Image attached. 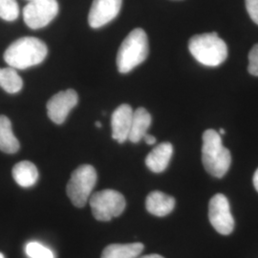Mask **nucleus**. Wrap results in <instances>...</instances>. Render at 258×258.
Here are the masks:
<instances>
[{"mask_svg":"<svg viewBox=\"0 0 258 258\" xmlns=\"http://www.w3.org/2000/svg\"><path fill=\"white\" fill-rule=\"evenodd\" d=\"M209 218L212 227L220 234L228 235L234 229V220L231 215L228 198L223 194L212 197L209 205Z\"/></svg>","mask_w":258,"mask_h":258,"instance_id":"nucleus-8","label":"nucleus"},{"mask_svg":"<svg viewBox=\"0 0 258 258\" xmlns=\"http://www.w3.org/2000/svg\"><path fill=\"white\" fill-rule=\"evenodd\" d=\"M218 133H219V134H220V135H224V134H225V133H226V131H225V130H224V129L221 128V129H220V130H219V132H218Z\"/></svg>","mask_w":258,"mask_h":258,"instance_id":"nucleus-27","label":"nucleus"},{"mask_svg":"<svg viewBox=\"0 0 258 258\" xmlns=\"http://www.w3.org/2000/svg\"><path fill=\"white\" fill-rule=\"evenodd\" d=\"M95 124H96V126H97L98 128H101V127H102V122H101V121H96Z\"/></svg>","mask_w":258,"mask_h":258,"instance_id":"nucleus-26","label":"nucleus"},{"mask_svg":"<svg viewBox=\"0 0 258 258\" xmlns=\"http://www.w3.org/2000/svg\"><path fill=\"white\" fill-rule=\"evenodd\" d=\"M97 171L94 166L83 165L75 169L66 186V192L78 208H83L90 199L93 188L97 183Z\"/></svg>","mask_w":258,"mask_h":258,"instance_id":"nucleus-5","label":"nucleus"},{"mask_svg":"<svg viewBox=\"0 0 258 258\" xmlns=\"http://www.w3.org/2000/svg\"><path fill=\"white\" fill-rule=\"evenodd\" d=\"M151 121V115L146 108L139 107L134 111L131 129L129 133V141L133 144H137L141 142L145 137V135L148 133Z\"/></svg>","mask_w":258,"mask_h":258,"instance_id":"nucleus-14","label":"nucleus"},{"mask_svg":"<svg viewBox=\"0 0 258 258\" xmlns=\"http://www.w3.org/2000/svg\"><path fill=\"white\" fill-rule=\"evenodd\" d=\"M138 258H164L159 254H148V255H143V256H139Z\"/></svg>","mask_w":258,"mask_h":258,"instance_id":"nucleus-25","label":"nucleus"},{"mask_svg":"<svg viewBox=\"0 0 258 258\" xmlns=\"http://www.w3.org/2000/svg\"><path fill=\"white\" fill-rule=\"evenodd\" d=\"M202 162L207 172L216 178L224 177L230 169L231 152L223 146L221 135L213 129L204 132Z\"/></svg>","mask_w":258,"mask_h":258,"instance_id":"nucleus-2","label":"nucleus"},{"mask_svg":"<svg viewBox=\"0 0 258 258\" xmlns=\"http://www.w3.org/2000/svg\"><path fill=\"white\" fill-rule=\"evenodd\" d=\"M13 177L17 184L22 187H31L38 180L37 166L29 161L19 162L13 167Z\"/></svg>","mask_w":258,"mask_h":258,"instance_id":"nucleus-15","label":"nucleus"},{"mask_svg":"<svg viewBox=\"0 0 258 258\" xmlns=\"http://www.w3.org/2000/svg\"><path fill=\"white\" fill-rule=\"evenodd\" d=\"M0 87L9 94H17L23 87V81L15 68H0Z\"/></svg>","mask_w":258,"mask_h":258,"instance_id":"nucleus-18","label":"nucleus"},{"mask_svg":"<svg viewBox=\"0 0 258 258\" xmlns=\"http://www.w3.org/2000/svg\"><path fill=\"white\" fill-rule=\"evenodd\" d=\"M46 44L37 37H24L14 41L4 53V60L15 69H27L40 64L47 56Z\"/></svg>","mask_w":258,"mask_h":258,"instance_id":"nucleus-1","label":"nucleus"},{"mask_svg":"<svg viewBox=\"0 0 258 258\" xmlns=\"http://www.w3.org/2000/svg\"><path fill=\"white\" fill-rule=\"evenodd\" d=\"M249 18L258 25V0H245Z\"/></svg>","mask_w":258,"mask_h":258,"instance_id":"nucleus-22","label":"nucleus"},{"mask_svg":"<svg viewBox=\"0 0 258 258\" xmlns=\"http://www.w3.org/2000/svg\"><path fill=\"white\" fill-rule=\"evenodd\" d=\"M146 208L149 213L158 217H164L174 210L175 199L161 191H152L147 197Z\"/></svg>","mask_w":258,"mask_h":258,"instance_id":"nucleus-13","label":"nucleus"},{"mask_svg":"<svg viewBox=\"0 0 258 258\" xmlns=\"http://www.w3.org/2000/svg\"><path fill=\"white\" fill-rule=\"evenodd\" d=\"M28 1H33V0H28Z\"/></svg>","mask_w":258,"mask_h":258,"instance_id":"nucleus-29","label":"nucleus"},{"mask_svg":"<svg viewBox=\"0 0 258 258\" xmlns=\"http://www.w3.org/2000/svg\"><path fill=\"white\" fill-rule=\"evenodd\" d=\"M122 0H94L88 15V23L94 29L108 24L120 13Z\"/></svg>","mask_w":258,"mask_h":258,"instance_id":"nucleus-10","label":"nucleus"},{"mask_svg":"<svg viewBox=\"0 0 258 258\" xmlns=\"http://www.w3.org/2000/svg\"><path fill=\"white\" fill-rule=\"evenodd\" d=\"M143 140H145V142L149 145V146H152V145H154V144H156V138L154 137V136H152V135H150V134H146L145 135V137Z\"/></svg>","mask_w":258,"mask_h":258,"instance_id":"nucleus-23","label":"nucleus"},{"mask_svg":"<svg viewBox=\"0 0 258 258\" xmlns=\"http://www.w3.org/2000/svg\"><path fill=\"white\" fill-rule=\"evenodd\" d=\"M93 216L99 221H110L123 212L126 202L122 194L114 189H103L90 196Z\"/></svg>","mask_w":258,"mask_h":258,"instance_id":"nucleus-6","label":"nucleus"},{"mask_svg":"<svg viewBox=\"0 0 258 258\" xmlns=\"http://www.w3.org/2000/svg\"><path fill=\"white\" fill-rule=\"evenodd\" d=\"M148 55L147 33L136 28L131 31L121 42L117 54V67L121 74H127L135 67L143 63Z\"/></svg>","mask_w":258,"mask_h":258,"instance_id":"nucleus-4","label":"nucleus"},{"mask_svg":"<svg viewBox=\"0 0 258 258\" xmlns=\"http://www.w3.org/2000/svg\"><path fill=\"white\" fill-rule=\"evenodd\" d=\"M248 70L249 74L258 77V44H255L249 51Z\"/></svg>","mask_w":258,"mask_h":258,"instance_id":"nucleus-21","label":"nucleus"},{"mask_svg":"<svg viewBox=\"0 0 258 258\" xmlns=\"http://www.w3.org/2000/svg\"><path fill=\"white\" fill-rule=\"evenodd\" d=\"M25 252L30 258H55L53 250L37 241L29 242L25 247Z\"/></svg>","mask_w":258,"mask_h":258,"instance_id":"nucleus-19","label":"nucleus"},{"mask_svg":"<svg viewBox=\"0 0 258 258\" xmlns=\"http://www.w3.org/2000/svg\"><path fill=\"white\" fill-rule=\"evenodd\" d=\"M78 102L79 96L74 89L56 93L47 102V114L49 119L56 124H62L70 111L77 106Z\"/></svg>","mask_w":258,"mask_h":258,"instance_id":"nucleus-9","label":"nucleus"},{"mask_svg":"<svg viewBox=\"0 0 258 258\" xmlns=\"http://www.w3.org/2000/svg\"><path fill=\"white\" fill-rule=\"evenodd\" d=\"M252 182H253V185H254V187H255V189L258 192V168L256 169V171L254 172V175L252 178Z\"/></svg>","mask_w":258,"mask_h":258,"instance_id":"nucleus-24","label":"nucleus"},{"mask_svg":"<svg viewBox=\"0 0 258 258\" xmlns=\"http://www.w3.org/2000/svg\"><path fill=\"white\" fill-rule=\"evenodd\" d=\"M0 258H5L4 257V255H3L1 252H0Z\"/></svg>","mask_w":258,"mask_h":258,"instance_id":"nucleus-28","label":"nucleus"},{"mask_svg":"<svg viewBox=\"0 0 258 258\" xmlns=\"http://www.w3.org/2000/svg\"><path fill=\"white\" fill-rule=\"evenodd\" d=\"M19 140L13 132L11 120L8 117L0 115V150L14 154L19 151Z\"/></svg>","mask_w":258,"mask_h":258,"instance_id":"nucleus-16","label":"nucleus"},{"mask_svg":"<svg viewBox=\"0 0 258 258\" xmlns=\"http://www.w3.org/2000/svg\"><path fill=\"white\" fill-rule=\"evenodd\" d=\"M19 16V7L17 0H0V19L15 21Z\"/></svg>","mask_w":258,"mask_h":258,"instance_id":"nucleus-20","label":"nucleus"},{"mask_svg":"<svg viewBox=\"0 0 258 258\" xmlns=\"http://www.w3.org/2000/svg\"><path fill=\"white\" fill-rule=\"evenodd\" d=\"M142 243L111 244L102 251V258H138L144 250Z\"/></svg>","mask_w":258,"mask_h":258,"instance_id":"nucleus-17","label":"nucleus"},{"mask_svg":"<svg viewBox=\"0 0 258 258\" xmlns=\"http://www.w3.org/2000/svg\"><path fill=\"white\" fill-rule=\"evenodd\" d=\"M188 49L194 58L208 67L221 65L228 56V46L217 33L196 35L189 39Z\"/></svg>","mask_w":258,"mask_h":258,"instance_id":"nucleus-3","label":"nucleus"},{"mask_svg":"<svg viewBox=\"0 0 258 258\" xmlns=\"http://www.w3.org/2000/svg\"><path fill=\"white\" fill-rule=\"evenodd\" d=\"M56 0L29 1L23 9V19L28 27L37 30L47 26L58 13Z\"/></svg>","mask_w":258,"mask_h":258,"instance_id":"nucleus-7","label":"nucleus"},{"mask_svg":"<svg viewBox=\"0 0 258 258\" xmlns=\"http://www.w3.org/2000/svg\"><path fill=\"white\" fill-rule=\"evenodd\" d=\"M133 113L134 110L132 107L129 104L123 103L117 107L112 114V138L116 140L119 144H123L128 140Z\"/></svg>","mask_w":258,"mask_h":258,"instance_id":"nucleus-11","label":"nucleus"},{"mask_svg":"<svg viewBox=\"0 0 258 258\" xmlns=\"http://www.w3.org/2000/svg\"><path fill=\"white\" fill-rule=\"evenodd\" d=\"M173 147L170 143H162L153 148L147 158L146 165L154 173L165 171L171 160Z\"/></svg>","mask_w":258,"mask_h":258,"instance_id":"nucleus-12","label":"nucleus"}]
</instances>
